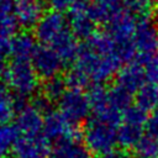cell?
<instances>
[{
	"instance_id": "6da1fadb",
	"label": "cell",
	"mask_w": 158,
	"mask_h": 158,
	"mask_svg": "<svg viewBox=\"0 0 158 158\" xmlns=\"http://www.w3.org/2000/svg\"><path fill=\"white\" fill-rule=\"evenodd\" d=\"M121 64L116 54L100 53L84 41L79 44L73 69L81 73L90 84H102L118 73Z\"/></svg>"
},
{
	"instance_id": "7a4b0ae2",
	"label": "cell",
	"mask_w": 158,
	"mask_h": 158,
	"mask_svg": "<svg viewBox=\"0 0 158 158\" xmlns=\"http://www.w3.org/2000/svg\"><path fill=\"white\" fill-rule=\"evenodd\" d=\"M6 88L19 99H26L36 94L40 88V77L28 60H15L5 68L2 74Z\"/></svg>"
},
{
	"instance_id": "3957f363",
	"label": "cell",
	"mask_w": 158,
	"mask_h": 158,
	"mask_svg": "<svg viewBox=\"0 0 158 158\" xmlns=\"http://www.w3.org/2000/svg\"><path fill=\"white\" fill-rule=\"evenodd\" d=\"M83 141L91 153L102 156L115 149L117 144V130L115 126L91 118L84 127Z\"/></svg>"
},
{
	"instance_id": "277c9868",
	"label": "cell",
	"mask_w": 158,
	"mask_h": 158,
	"mask_svg": "<svg viewBox=\"0 0 158 158\" xmlns=\"http://www.w3.org/2000/svg\"><path fill=\"white\" fill-rule=\"evenodd\" d=\"M88 96L94 118L115 127L122 122L123 112L115 105L110 95V89L102 84H91L88 90Z\"/></svg>"
},
{
	"instance_id": "5b68a950",
	"label": "cell",
	"mask_w": 158,
	"mask_h": 158,
	"mask_svg": "<svg viewBox=\"0 0 158 158\" xmlns=\"http://www.w3.org/2000/svg\"><path fill=\"white\" fill-rule=\"evenodd\" d=\"M58 111L74 126L84 122L91 111L88 93L83 89L68 88L58 100Z\"/></svg>"
},
{
	"instance_id": "8992f818",
	"label": "cell",
	"mask_w": 158,
	"mask_h": 158,
	"mask_svg": "<svg viewBox=\"0 0 158 158\" xmlns=\"http://www.w3.org/2000/svg\"><path fill=\"white\" fill-rule=\"evenodd\" d=\"M133 40L137 48L136 59L156 54L158 48V23L151 15L138 17L136 20Z\"/></svg>"
},
{
	"instance_id": "52a82bcc",
	"label": "cell",
	"mask_w": 158,
	"mask_h": 158,
	"mask_svg": "<svg viewBox=\"0 0 158 158\" xmlns=\"http://www.w3.org/2000/svg\"><path fill=\"white\" fill-rule=\"evenodd\" d=\"M51 141L43 135H20L12 149V158H49Z\"/></svg>"
},
{
	"instance_id": "ba28073f",
	"label": "cell",
	"mask_w": 158,
	"mask_h": 158,
	"mask_svg": "<svg viewBox=\"0 0 158 158\" xmlns=\"http://www.w3.org/2000/svg\"><path fill=\"white\" fill-rule=\"evenodd\" d=\"M90 6L89 0H75L68 11V22L69 28L74 33V36L79 40H89L94 36L96 23L88 15V10Z\"/></svg>"
},
{
	"instance_id": "9c48e42d",
	"label": "cell",
	"mask_w": 158,
	"mask_h": 158,
	"mask_svg": "<svg viewBox=\"0 0 158 158\" xmlns=\"http://www.w3.org/2000/svg\"><path fill=\"white\" fill-rule=\"evenodd\" d=\"M31 63L37 75L44 80L57 78L64 65V62L59 54L52 47L44 44L37 47Z\"/></svg>"
},
{
	"instance_id": "30bf717a",
	"label": "cell",
	"mask_w": 158,
	"mask_h": 158,
	"mask_svg": "<svg viewBox=\"0 0 158 158\" xmlns=\"http://www.w3.org/2000/svg\"><path fill=\"white\" fill-rule=\"evenodd\" d=\"M67 28H69V22L67 17L60 12L49 11L44 14L38 23L35 26L33 35L40 43L49 46Z\"/></svg>"
},
{
	"instance_id": "8fae6325",
	"label": "cell",
	"mask_w": 158,
	"mask_h": 158,
	"mask_svg": "<svg viewBox=\"0 0 158 158\" xmlns=\"http://www.w3.org/2000/svg\"><path fill=\"white\" fill-rule=\"evenodd\" d=\"M105 26L106 33L114 40L115 44L135 42L133 35L136 28V20L122 7L114 11V14L111 15L110 20Z\"/></svg>"
},
{
	"instance_id": "7c38bea8",
	"label": "cell",
	"mask_w": 158,
	"mask_h": 158,
	"mask_svg": "<svg viewBox=\"0 0 158 158\" xmlns=\"http://www.w3.org/2000/svg\"><path fill=\"white\" fill-rule=\"evenodd\" d=\"M42 133L56 143L63 139L78 138V130L59 111H49L44 114Z\"/></svg>"
},
{
	"instance_id": "4fadbf2b",
	"label": "cell",
	"mask_w": 158,
	"mask_h": 158,
	"mask_svg": "<svg viewBox=\"0 0 158 158\" xmlns=\"http://www.w3.org/2000/svg\"><path fill=\"white\" fill-rule=\"evenodd\" d=\"M43 118V112L40 111L35 105H27L23 101H20L14 118V125L21 135H37L42 133Z\"/></svg>"
},
{
	"instance_id": "5bb4252c",
	"label": "cell",
	"mask_w": 158,
	"mask_h": 158,
	"mask_svg": "<svg viewBox=\"0 0 158 158\" xmlns=\"http://www.w3.org/2000/svg\"><path fill=\"white\" fill-rule=\"evenodd\" d=\"M44 11L43 0H14V12L21 27L35 28Z\"/></svg>"
},
{
	"instance_id": "9a60e30c",
	"label": "cell",
	"mask_w": 158,
	"mask_h": 158,
	"mask_svg": "<svg viewBox=\"0 0 158 158\" xmlns=\"http://www.w3.org/2000/svg\"><path fill=\"white\" fill-rule=\"evenodd\" d=\"M146 83H147V79H146L143 67L137 62H132L118 70V73L116 74L115 85L127 91L128 94L133 95Z\"/></svg>"
},
{
	"instance_id": "2e32d148",
	"label": "cell",
	"mask_w": 158,
	"mask_h": 158,
	"mask_svg": "<svg viewBox=\"0 0 158 158\" xmlns=\"http://www.w3.org/2000/svg\"><path fill=\"white\" fill-rule=\"evenodd\" d=\"M35 35H31L27 31L16 33L11 38V57L15 60H28L31 62L36 49H37V42H36Z\"/></svg>"
},
{
	"instance_id": "e0dca14e",
	"label": "cell",
	"mask_w": 158,
	"mask_h": 158,
	"mask_svg": "<svg viewBox=\"0 0 158 158\" xmlns=\"http://www.w3.org/2000/svg\"><path fill=\"white\" fill-rule=\"evenodd\" d=\"M49 158H93L88 147L78 138L57 142L51 151Z\"/></svg>"
},
{
	"instance_id": "ac0fdd59",
	"label": "cell",
	"mask_w": 158,
	"mask_h": 158,
	"mask_svg": "<svg viewBox=\"0 0 158 158\" xmlns=\"http://www.w3.org/2000/svg\"><path fill=\"white\" fill-rule=\"evenodd\" d=\"M49 47H52L62 58V60L65 63L69 62H74L78 49H79V44L77 42V37L74 36V33L70 31V28H67L65 31H63L51 44Z\"/></svg>"
},
{
	"instance_id": "d6986e66",
	"label": "cell",
	"mask_w": 158,
	"mask_h": 158,
	"mask_svg": "<svg viewBox=\"0 0 158 158\" xmlns=\"http://www.w3.org/2000/svg\"><path fill=\"white\" fill-rule=\"evenodd\" d=\"M19 26L14 12V0H0V37L12 38Z\"/></svg>"
},
{
	"instance_id": "ffe728a7",
	"label": "cell",
	"mask_w": 158,
	"mask_h": 158,
	"mask_svg": "<svg viewBox=\"0 0 158 158\" xmlns=\"http://www.w3.org/2000/svg\"><path fill=\"white\" fill-rule=\"evenodd\" d=\"M144 128L146 127L143 126L122 121L117 127V143L123 149L135 148L139 139L144 136Z\"/></svg>"
},
{
	"instance_id": "44dd1931",
	"label": "cell",
	"mask_w": 158,
	"mask_h": 158,
	"mask_svg": "<svg viewBox=\"0 0 158 158\" xmlns=\"http://www.w3.org/2000/svg\"><path fill=\"white\" fill-rule=\"evenodd\" d=\"M19 98L6 88L0 86V125L7 123L10 120L15 118L19 109Z\"/></svg>"
},
{
	"instance_id": "7402d4cb",
	"label": "cell",
	"mask_w": 158,
	"mask_h": 158,
	"mask_svg": "<svg viewBox=\"0 0 158 158\" xmlns=\"http://www.w3.org/2000/svg\"><path fill=\"white\" fill-rule=\"evenodd\" d=\"M136 105L144 111H154L158 107V85L146 83L136 93Z\"/></svg>"
},
{
	"instance_id": "603a6c76",
	"label": "cell",
	"mask_w": 158,
	"mask_h": 158,
	"mask_svg": "<svg viewBox=\"0 0 158 158\" xmlns=\"http://www.w3.org/2000/svg\"><path fill=\"white\" fill-rule=\"evenodd\" d=\"M19 136L20 133L15 125H0V158H9L12 156V149Z\"/></svg>"
},
{
	"instance_id": "cb8c5ba5",
	"label": "cell",
	"mask_w": 158,
	"mask_h": 158,
	"mask_svg": "<svg viewBox=\"0 0 158 158\" xmlns=\"http://www.w3.org/2000/svg\"><path fill=\"white\" fill-rule=\"evenodd\" d=\"M133 149L138 157H158V137L144 133Z\"/></svg>"
},
{
	"instance_id": "d4e9b609",
	"label": "cell",
	"mask_w": 158,
	"mask_h": 158,
	"mask_svg": "<svg viewBox=\"0 0 158 158\" xmlns=\"http://www.w3.org/2000/svg\"><path fill=\"white\" fill-rule=\"evenodd\" d=\"M67 89H68V85L65 83V79H62L59 77L46 80V83L42 88L43 95L46 98H48L51 101L59 100L60 96L65 93Z\"/></svg>"
},
{
	"instance_id": "484cf974",
	"label": "cell",
	"mask_w": 158,
	"mask_h": 158,
	"mask_svg": "<svg viewBox=\"0 0 158 158\" xmlns=\"http://www.w3.org/2000/svg\"><path fill=\"white\" fill-rule=\"evenodd\" d=\"M121 6L126 12L138 19L149 15L152 4L149 0H122Z\"/></svg>"
},
{
	"instance_id": "4316f807",
	"label": "cell",
	"mask_w": 158,
	"mask_h": 158,
	"mask_svg": "<svg viewBox=\"0 0 158 158\" xmlns=\"http://www.w3.org/2000/svg\"><path fill=\"white\" fill-rule=\"evenodd\" d=\"M148 112L144 111L143 109H141L139 106L131 105L122 116V121L123 122H128V123H133V125H138V126H143L146 127V123L148 121Z\"/></svg>"
},
{
	"instance_id": "83f0119b",
	"label": "cell",
	"mask_w": 158,
	"mask_h": 158,
	"mask_svg": "<svg viewBox=\"0 0 158 158\" xmlns=\"http://www.w3.org/2000/svg\"><path fill=\"white\" fill-rule=\"evenodd\" d=\"M141 65L144 69L147 83H153L158 85V59L156 58V56L141 63Z\"/></svg>"
},
{
	"instance_id": "f1b7e54d",
	"label": "cell",
	"mask_w": 158,
	"mask_h": 158,
	"mask_svg": "<svg viewBox=\"0 0 158 158\" xmlns=\"http://www.w3.org/2000/svg\"><path fill=\"white\" fill-rule=\"evenodd\" d=\"M74 1L75 0H47V4L52 11H57V12L63 14V12L70 10Z\"/></svg>"
},
{
	"instance_id": "f546056e",
	"label": "cell",
	"mask_w": 158,
	"mask_h": 158,
	"mask_svg": "<svg viewBox=\"0 0 158 158\" xmlns=\"http://www.w3.org/2000/svg\"><path fill=\"white\" fill-rule=\"evenodd\" d=\"M146 131L147 133L158 137V110L157 109L148 117V121L146 123Z\"/></svg>"
},
{
	"instance_id": "4dcf8cb0",
	"label": "cell",
	"mask_w": 158,
	"mask_h": 158,
	"mask_svg": "<svg viewBox=\"0 0 158 158\" xmlns=\"http://www.w3.org/2000/svg\"><path fill=\"white\" fill-rule=\"evenodd\" d=\"M9 54H11V38L0 37V57L5 59Z\"/></svg>"
},
{
	"instance_id": "1f68e13d",
	"label": "cell",
	"mask_w": 158,
	"mask_h": 158,
	"mask_svg": "<svg viewBox=\"0 0 158 158\" xmlns=\"http://www.w3.org/2000/svg\"><path fill=\"white\" fill-rule=\"evenodd\" d=\"M94 4L101 5L104 7H107L110 10H116L121 7V1L122 0H91Z\"/></svg>"
},
{
	"instance_id": "d6a6232c",
	"label": "cell",
	"mask_w": 158,
	"mask_h": 158,
	"mask_svg": "<svg viewBox=\"0 0 158 158\" xmlns=\"http://www.w3.org/2000/svg\"><path fill=\"white\" fill-rule=\"evenodd\" d=\"M100 158H126L125 153L122 151H118V149H112L102 156H100Z\"/></svg>"
},
{
	"instance_id": "836d02e7",
	"label": "cell",
	"mask_w": 158,
	"mask_h": 158,
	"mask_svg": "<svg viewBox=\"0 0 158 158\" xmlns=\"http://www.w3.org/2000/svg\"><path fill=\"white\" fill-rule=\"evenodd\" d=\"M5 68H6V67H5V59L0 57V75H2V74H4Z\"/></svg>"
},
{
	"instance_id": "e575fe53",
	"label": "cell",
	"mask_w": 158,
	"mask_h": 158,
	"mask_svg": "<svg viewBox=\"0 0 158 158\" xmlns=\"http://www.w3.org/2000/svg\"><path fill=\"white\" fill-rule=\"evenodd\" d=\"M149 2L152 4V6H153V5H156V6L158 5V0H149Z\"/></svg>"
},
{
	"instance_id": "d590c367",
	"label": "cell",
	"mask_w": 158,
	"mask_h": 158,
	"mask_svg": "<svg viewBox=\"0 0 158 158\" xmlns=\"http://www.w3.org/2000/svg\"><path fill=\"white\" fill-rule=\"evenodd\" d=\"M138 158H158V157H138Z\"/></svg>"
},
{
	"instance_id": "8d00e7d4",
	"label": "cell",
	"mask_w": 158,
	"mask_h": 158,
	"mask_svg": "<svg viewBox=\"0 0 158 158\" xmlns=\"http://www.w3.org/2000/svg\"><path fill=\"white\" fill-rule=\"evenodd\" d=\"M154 56H156V58L158 59V48H157V51H156V54H154Z\"/></svg>"
},
{
	"instance_id": "74e56055",
	"label": "cell",
	"mask_w": 158,
	"mask_h": 158,
	"mask_svg": "<svg viewBox=\"0 0 158 158\" xmlns=\"http://www.w3.org/2000/svg\"><path fill=\"white\" fill-rule=\"evenodd\" d=\"M157 12H158V5H157Z\"/></svg>"
},
{
	"instance_id": "f35d334b",
	"label": "cell",
	"mask_w": 158,
	"mask_h": 158,
	"mask_svg": "<svg viewBox=\"0 0 158 158\" xmlns=\"http://www.w3.org/2000/svg\"><path fill=\"white\" fill-rule=\"evenodd\" d=\"M157 110H158V107H157Z\"/></svg>"
}]
</instances>
